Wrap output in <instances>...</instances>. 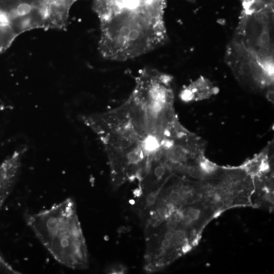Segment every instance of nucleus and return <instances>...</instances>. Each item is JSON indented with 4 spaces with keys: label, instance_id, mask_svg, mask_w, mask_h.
Returning a JSON list of instances; mask_svg holds the SVG:
<instances>
[{
    "label": "nucleus",
    "instance_id": "1",
    "mask_svg": "<svg viewBox=\"0 0 274 274\" xmlns=\"http://www.w3.org/2000/svg\"><path fill=\"white\" fill-rule=\"evenodd\" d=\"M165 7L166 0H95L102 56L122 62L162 46L167 40Z\"/></svg>",
    "mask_w": 274,
    "mask_h": 274
},
{
    "label": "nucleus",
    "instance_id": "2",
    "mask_svg": "<svg viewBox=\"0 0 274 274\" xmlns=\"http://www.w3.org/2000/svg\"><path fill=\"white\" fill-rule=\"evenodd\" d=\"M25 217L27 226L58 263L75 270L87 267V245L73 200L66 199Z\"/></svg>",
    "mask_w": 274,
    "mask_h": 274
},
{
    "label": "nucleus",
    "instance_id": "3",
    "mask_svg": "<svg viewBox=\"0 0 274 274\" xmlns=\"http://www.w3.org/2000/svg\"><path fill=\"white\" fill-rule=\"evenodd\" d=\"M65 27L53 0H0V41L8 47L24 32Z\"/></svg>",
    "mask_w": 274,
    "mask_h": 274
},
{
    "label": "nucleus",
    "instance_id": "4",
    "mask_svg": "<svg viewBox=\"0 0 274 274\" xmlns=\"http://www.w3.org/2000/svg\"><path fill=\"white\" fill-rule=\"evenodd\" d=\"M236 40L273 78V5L245 7Z\"/></svg>",
    "mask_w": 274,
    "mask_h": 274
},
{
    "label": "nucleus",
    "instance_id": "5",
    "mask_svg": "<svg viewBox=\"0 0 274 274\" xmlns=\"http://www.w3.org/2000/svg\"><path fill=\"white\" fill-rule=\"evenodd\" d=\"M227 63L237 78L243 82L251 81L260 87L272 83V80L255 58L235 40L227 50Z\"/></svg>",
    "mask_w": 274,
    "mask_h": 274
},
{
    "label": "nucleus",
    "instance_id": "6",
    "mask_svg": "<svg viewBox=\"0 0 274 274\" xmlns=\"http://www.w3.org/2000/svg\"><path fill=\"white\" fill-rule=\"evenodd\" d=\"M214 88L208 80L201 77L191 84L182 92V97L186 101L200 100L210 97Z\"/></svg>",
    "mask_w": 274,
    "mask_h": 274
},
{
    "label": "nucleus",
    "instance_id": "7",
    "mask_svg": "<svg viewBox=\"0 0 274 274\" xmlns=\"http://www.w3.org/2000/svg\"><path fill=\"white\" fill-rule=\"evenodd\" d=\"M165 167L163 165H159L155 167L153 169V175L157 178L161 179L165 174Z\"/></svg>",
    "mask_w": 274,
    "mask_h": 274
},
{
    "label": "nucleus",
    "instance_id": "8",
    "mask_svg": "<svg viewBox=\"0 0 274 274\" xmlns=\"http://www.w3.org/2000/svg\"><path fill=\"white\" fill-rule=\"evenodd\" d=\"M201 211L197 209H192L188 212V217L192 221L197 220L199 218Z\"/></svg>",
    "mask_w": 274,
    "mask_h": 274
},
{
    "label": "nucleus",
    "instance_id": "9",
    "mask_svg": "<svg viewBox=\"0 0 274 274\" xmlns=\"http://www.w3.org/2000/svg\"><path fill=\"white\" fill-rule=\"evenodd\" d=\"M170 199L173 203H177L181 200V196L178 191H172L170 195Z\"/></svg>",
    "mask_w": 274,
    "mask_h": 274
},
{
    "label": "nucleus",
    "instance_id": "10",
    "mask_svg": "<svg viewBox=\"0 0 274 274\" xmlns=\"http://www.w3.org/2000/svg\"><path fill=\"white\" fill-rule=\"evenodd\" d=\"M202 169L204 171L210 172L214 170V166L212 165V163L208 162H203L201 164Z\"/></svg>",
    "mask_w": 274,
    "mask_h": 274
},
{
    "label": "nucleus",
    "instance_id": "11",
    "mask_svg": "<svg viewBox=\"0 0 274 274\" xmlns=\"http://www.w3.org/2000/svg\"><path fill=\"white\" fill-rule=\"evenodd\" d=\"M157 200V194L155 193H151L146 198V205L147 207H150L155 203Z\"/></svg>",
    "mask_w": 274,
    "mask_h": 274
},
{
    "label": "nucleus",
    "instance_id": "12",
    "mask_svg": "<svg viewBox=\"0 0 274 274\" xmlns=\"http://www.w3.org/2000/svg\"><path fill=\"white\" fill-rule=\"evenodd\" d=\"M161 246H162V248H168L171 246L170 241L167 240L166 239H164V240L162 241V243H161Z\"/></svg>",
    "mask_w": 274,
    "mask_h": 274
},
{
    "label": "nucleus",
    "instance_id": "13",
    "mask_svg": "<svg viewBox=\"0 0 274 274\" xmlns=\"http://www.w3.org/2000/svg\"><path fill=\"white\" fill-rule=\"evenodd\" d=\"M174 234L172 232H167L166 234H165V239L171 241L173 240V238H174Z\"/></svg>",
    "mask_w": 274,
    "mask_h": 274
},
{
    "label": "nucleus",
    "instance_id": "14",
    "mask_svg": "<svg viewBox=\"0 0 274 274\" xmlns=\"http://www.w3.org/2000/svg\"><path fill=\"white\" fill-rule=\"evenodd\" d=\"M11 107L10 106H7L4 104H0V111H3L5 110L11 109Z\"/></svg>",
    "mask_w": 274,
    "mask_h": 274
},
{
    "label": "nucleus",
    "instance_id": "15",
    "mask_svg": "<svg viewBox=\"0 0 274 274\" xmlns=\"http://www.w3.org/2000/svg\"><path fill=\"white\" fill-rule=\"evenodd\" d=\"M134 194L137 197H139L141 195V190L140 189H137L136 190L134 191Z\"/></svg>",
    "mask_w": 274,
    "mask_h": 274
},
{
    "label": "nucleus",
    "instance_id": "16",
    "mask_svg": "<svg viewBox=\"0 0 274 274\" xmlns=\"http://www.w3.org/2000/svg\"><path fill=\"white\" fill-rule=\"evenodd\" d=\"M129 202H130V204H132V205H134V204H135V201L133 200H130Z\"/></svg>",
    "mask_w": 274,
    "mask_h": 274
}]
</instances>
